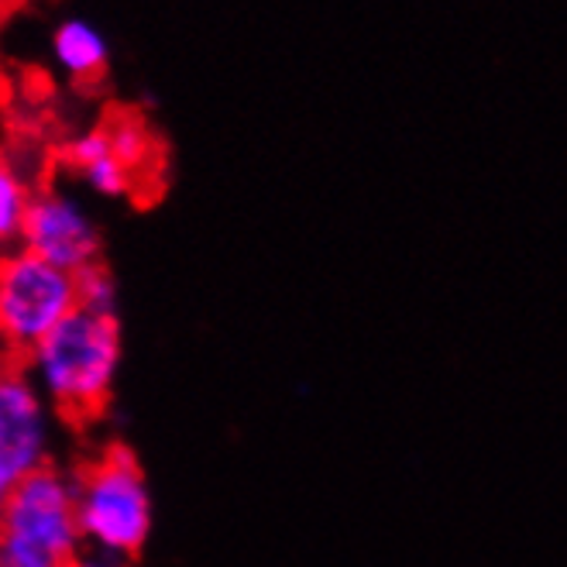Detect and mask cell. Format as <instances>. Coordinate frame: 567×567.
<instances>
[{
	"instance_id": "obj_1",
	"label": "cell",
	"mask_w": 567,
	"mask_h": 567,
	"mask_svg": "<svg viewBox=\"0 0 567 567\" xmlns=\"http://www.w3.org/2000/svg\"><path fill=\"white\" fill-rule=\"evenodd\" d=\"M121 358V317L76 310L35 351L24 354L21 369L45 395V403L59 420L80 426L107 410Z\"/></svg>"
},
{
	"instance_id": "obj_11",
	"label": "cell",
	"mask_w": 567,
	"mask_h": 567,
	"mask_svg": "<svg viewBox=\"0 0 567 567\" xmlns=\"http://www.w3.org/2000/svg\"><path fill=\"white\" fill-rule=\"evenodd\" d=\"M80 179L86 183V189H93L96 196H107V199L135 193V183H138L117 155H107V158L86 165V169H80Z\"/></svg>"
},
{
	"instance_id": "obj_8",
	"label": "cell",
	"mask_w": 567,
	"mask_h": 567,
	"mask_svg": "<svg viewBox=\"0 0 567 567\" xmlns=\"http://www.w3.org/2000/svg\"><path fill=\"white\" fill-rule=\"evenodd\" d=\"M31 196H35V186L8 155H0V251L21 245Z\"/></svg>"
},
{
	"instance_id": "obj_2",
	"label": "cell",
	"mask_w": 567,
	"mask_h": 567,
	"mask_svg": "<svg viewBox=\"0 0 567 567\" xmlns=\"http://www.w3.org/2000/svg\"><path fill=\"white\" fill-rule=\"evenodd\" d=\"M73 475L83 544L135 560L152 537V492L138 457L124 444H107Z\"/></svg>"
},
{
	"instance_id": "obj_12",
	"label": "cell",
	"mask_w": 567,
	"mask_h": 567,
	"mask_svg": "<svg viewBox=\"0 0 567 567\" xmlns=\"http://www.w3.org/2000/svg\"><path fill=\"white\" fill-rule=\"evenodd\" d=\"M70 567H127V560H124V557H114V554H107V550L83 547V550L73 557Z\"/></svg>"
},
{
	"instance_id": "obj_14",
	"label": "cell",
	"mask_w": 567,
	"mask_h": 567,
	"mask_svg": "<svg viewBox=\"0 0 567 567\" xmlns=\"http://www.w3.org/2000/svg\"><path fill=\"white\" fill-rule=\"evenodd\" d=\"M0 83H4V73H0Z\"/></svg>"
},
{
	"instance_id": "obj_3",
	"label": "cell",
	"mask_w": 567,
	"mask_h": 567,
	"mask_svg": "<svg viewBox=\"0 0 567 567\" xmlns=\"http://www.w3.org/2000/svg\"><path fill=\"white\" fill-rule=\"evenodd\" d=\"M83 547L76 475L49 461L8 498L0 516V567H70Z\"/></svg>"
},
{
	"instance_id": "obj_10",
	"label": "cell",
	"mask_w": 567,
	"mask_h": 567,
	"mask_svg": "<svg viewBox=\"0 0 567 567\" xmlns=\"http://www.w3.org/2000/svg\"><path fill=\"white\" fill-rule=\"evenodd\" d=\"M76 289H80V310H90L100 317H117V282L104 261L80 272Z\"/></svg>"
},
{
	"instance_id": "obj_7",
	"label": "cell",
	"mask_w": 567,
	"mask_h": 567,
	"mask_svg": "<svg viewBox=\"0 0 567 567\" xmlns=\"http://www.w3.org/2000/svg\"><path fill=\"white\" fill-rule=\"evenodd\" d=\"M52 59L70 80L90 83V80H100L107 73L111 49H107V39L100 35V28L93 21L62 18L52 28Z\"/></svg>"
},
{
	"instance_id": "obj_9",
	"label": "cell",
	"mask_w": 567,
	"mask_h": 567,
	"mask_svg": "<svg viewBox=\"0 0 567 567\" xmlns=\"http://www.w3.org/2000/svg\"><path fill=\"white\" fill-rule=\"evenodd\" d=\"M107 131H111V148L114 155L127 165L131 176L138 179V173H148L155 169V138L152 131L145 127L142 117L135 114H121L114 121H107Z\"/></svg>"
},
{
	"instance_id": "obj_4",
	"label": "cell",
	"mask_w": 567,
	"mask_h": 567,
	"mask_svg": "<svg viewBox=\"0 0 567 567\" xmlns=\"http://www.w3.org/2000/svg\"><path fill=\"white\" fill-rule=\"evenodd\" d=\"M76 310L80 289L73 272L21 245L0 251V351L14 364Z\"/></svg>"
},
{
	"instance_id": "obj_13",
	"label": "cell",
	"mask_w": 567,
	"mask_h": 567,
	"mask_svg": "<svg viewBox=\"0 0 567 567\" xmlns=\"http://www.w3.org/2000/svg\"><path fill=\"white\" fill-rule=\"evenodd\" d=\"M11 364H14V361H11V358H8L4 351H0V379H4V372L11 369Z\"/></svg>"
},
{
	"instance_id": "obj_5",
	"label": "cell",
	"mask_w": 567,
	"mask_h": 567,
	"mask_svg": "<svg viewBox=\"0 0 567 567\" xmlns=\"http://www.w3.org/2000/svg\"><path fill=\"white\" fill-rule=\"evenodd\" d=\"M52 426L55 413L45 395L21 364H11L0 379V516L11 492L52 461Z\"/></svg>"
},
{
	"instance_id": "obj_6",
	"label": "cell",
	"mask_w": 567,
	"mask_h": 567,
	"mask_svg": "<svg viewBox=\"0 0 567 567\" xmlns=\"http://www.w3.org/2000/svg\"><path fill=\"white\" fill-rule=\"evenodd\" d=\"M21 248L73 276L104 261L100 258L104 238H100L96 220L73 193L59 186H35V196H31V207L24 217Z\"/></svg>"
}]
</instances>
